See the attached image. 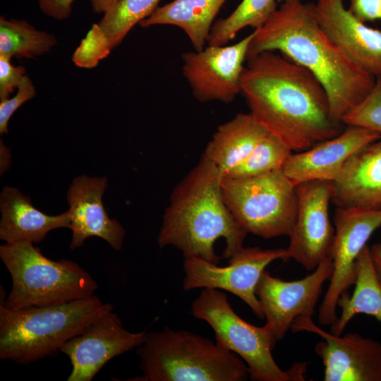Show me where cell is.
Instances as JSON below:
<instances>
[{
	"label": "cell",
	"mask_w": 381,
	"mask_h": 381,
	"mask_svg": "<svg viewBox=\"0 0 381 381\" xmlns=\"http://www.w3.org/2000/svg\"><path fill=\"white\" fill-rule=\"evenodd\" d=\"M246 61L241 93L250 113L292 152L308 150L344 130L331 115L324 86L310 71L275 51Z\"/></svg>",
	"instance_id": "6da1fadb"
},
{
	"label": "cell",
	"mask_w": 381,
	"mask_h": 381,
	"mask_svg": "<svg viewBox=\"0 0 381 381\" xmlns=\"http://www.w3.org/2000/svg\"><path fill=\"white\" fill-rule=\"evenodd\" d=\"M267 51L281 53L315 75L328 95L331 115L338 122L342 123L343 116L368 96L376 82L325 34L313 4L302 0H282L253 31L247 59Z\"/></svg>",
	"instance_id": "7a4b0ae2"
},
{
	"label": "cell",
	"mask_w": 381,
	"mask_h": 381,
	"mask_svg": "<svg viewBox=\"0 0 381 381\" xmlns=\"http://www.w3.org/2000/svg\"><path fill=\"white\" fill-rule=\"evenodd\" d=\"M223 175L202 156L174 190L165 209L157 243L172 246L184 258L198 257L218 265L214 243L224 238L223 257L229 259L242 248L248 234L227 207L222 194Z\"/></svg>",
	"instance_id": "3957f363"
},
{
	"label": "cell",
	"mask_w": 381,
	"mask_h": 381,
	"mask_svg": "<svg viewBox=\"0 0 381 381\" xmlns=\"http://www.w3.org/2000/svg\"><path fill=\"white\" fill-rule=\"evenodd\" d=\"M97 296L11 310L0 306V358L28 364L54 355L68 340L111 310Z\"/></svg>",
	"instance_id": "277c9868"
},
{
	"label": "cell",
	"mask_w": 381,
	"mask_h": 381,
	"mask_svg": "<svg viewBox=\"0 0 381 381\" xmlns=\"http://www.w3.org/2000/svg\"><path fill=\"white\" fill-rule=\"evenodd\" d=\"M142 375L131 381H243L248 368L217 342L185 330L147 333L138 347Z\"/></svg>",
	"instance_id": "5b68a950"
},
{
	"label": "cell",
	"mask_w": 381,
	"mask_h": 381,
	"mask_svg": "<svg viewBox=\"0 0 381 381\" xmlns=\"http://www.w3.org/2000/svg\"><path fill=\"white\" fill-rule=\"evenodd\" d=\"M0 258L12 279L11 290L1 305L11 310L89 298L98 289L78 264L52 260L30 242L1 245Z\"/></svg>",
	"instance_id": "8992f818"
},
{
	"label": "cell",
	"mask_w": 381,
	"mask_h": 381,
	"mask_svg": "<svg viewBox=\"0 0 381 381\" xmlns=\"http://www.w3.org/2000/svg\"><path fill=\"white\" fill-rule=\"evenodd\" d=\"M195 318L207 322L215 334L216 342L236 353L246 363L249 377L254 381H303L306 363H297L282 370L272 354L277 339L269 327L253 325L240 318L227 296L216 289L205 288L193 301Z\"/></svg>",
	"instance_id": "52a82bcc"
},
{
	"label": "cell",
	"mask_w": 381,
	"mask_h": 381,
	"mask_svg": "<svg viewBox=\"0 0 381 381\" xmlns=\"http://www.w3.org/2000/svg\"><path fill=\"white\" fill-rule=\"evenodd\" d=\"M296 187L282 169L222 179L224 202L236 220L248 233L264 238L290 234L298 211Z\"/></svg>",
	"instance_id": "ba28073f"
},
{
	"label": "cell",
	"mask_w": 381,
	"mask_h": 381,
	"mask_svg": "<svg viewBox=\"0 0 381 381\" xmlns=\"http://www.w3.org/2000/svg\"><path fill=\"white\" fill-rule=\"evenodd\" d=\"M278 259H288L286 248H242L224 267L198 257L184 258L183 287L184 290L210 288L227 291L243 300L257 317L263 318L256 288L265 267Z\"/></svg>",
	"instance_id": "9c48e42d"
},
{
	"label": "cell",
	"mask_w": 381,
	"mask_h": 381,
	"mask_svg": "<svg viewBox=\"0 0 381 381\" xmlns=\"http://www.w3.org/2000/svg\"><path fill=\"white\" fill-rule=\"evenodd\" d=\"M334 222L333 272L318 313V322L322 325H332L337 321V301L343 292L354 285L357 258L373 233L381 226V210L337 207Z\"/></svg>",
	"instance_id": "30bf717a"
},
{
	"label": "cell",
	"mask_w": 381,
	"mask_h": 381,
	"mask_svg": "<svg viewBox=\"0 0 381 381\" xmlns=\"http://www.w3.org/2000/svg\"><path fill=\"white\" fill-rule=\"evenodd\" d=\"M253 32L231 45H208L182 54V73L200 102H232L241 93V80Z\"/></svg>",
	"instance_id": "8fae6325"
},
{
	"label": "cell",
	"mask_w": 381,
	"mask_h": 381,
	"mask_svg": "<svg viewBox=\"0 0 381 381\" xmlns=\"http://www.w3.org/2000/svg\"><path fill=\"white\" fill-rule=\"evenodd\" d=\"M296 188L297 216L286 250L288 259L293 258L311 271L331 257L334 238L329 217L332 181H308L298 183Z\"/></svg>",
	"instance_id": "7c38bea8"
},
{
	"label": "cell",
	"mask_w": 381,
	"mask_h": 381,
	"mask_svg": "<svg viewBox=\"0 0 381 381\" xmlns=\"http://www.w3.org/2000/svg\"><path fill=\"white\" fill-rule=\"evenodd\" d=\"M294 332H308L322 340L315 346L322 359L325 381H381V344L351 332L344 336L327 332L310 316H299L291 324Z\"/></svg>",
	"instance_id": "4fadbf2b"
},
{
	"label": "cell",
	"mask_w": 381,
	"mask_h": 381,
	"mask_svg": "<svg viewBox=\"0 0 381 381\" xmlns=\"http://www.w3.org/2000/svg\"><path fill=\"white\" fill-rule=\"evenodd\" d=\"M333 272L331 257L322 260L306 277L291 282L284 281L264 271L256 288L266 325L277 341L282 340L299 316L312 317L322 293L324 283Z\"/></svg>",
	"instance_id": "5bb4252c"
},
{
	"label": "cell",
	"mask_w": 381,
	"mask_h": 381,
	"mask_svg": "<svg viewBox=\"0 0 381 381\" xmlns=\"http://www.w3.org/2000/svg\"><path fill=\"white\" fill-rule=\"evenodd\" d=\"M147 334L128 331L118 315L108 311L61 346L72 366L67 380H92L111 359L140 346Z\"/></svg>",
	"instance_id": "9a60e30c"
},
{
	"label": "cell",
	"mask_w": 381,
	"mask_h": 381,
	"mask_svg": "<svg viewBox=\"0 0 381 381\" xmlns=\"http://www.w3.org/2000/svg\"><path fill=\"white\" fill-rule=\"evenodd\" d=\"M313 8L325 34L358 66L381 77V31L358 19L343 0H318Z\"/></svg>",
	"instance_id": "2e32d148"
},
{
	"label": "cell",
	"mask_w": 381,
	"mask_h": 381,
	"mask_svg": "<svg viewBox=\"0 0 381 381\" xmlns=\"http://www.w3.org/2000/svg\"><path fill=\"white\" fill-rule=\"evenodd\" d=\"M107 187L104 177L80 176L73 179L67 192L72 231L71 250L80 247L85 239L97 236L106 241L112 248L120 250L125 231L116 219H111L102 201Z\"/></svg>",
	"instance_id": "e0dca14e"
},
{
	"label": "cell",
	"mask_w": 381,
	"mask_h": 381,
	"mask_svg": "<svg viewBox=\"0 0 381 381\" xmlns=\"http://www.w3.org/2000/svg\"><path fill=\"white\" fill-rule=\"evenodd\" d=\"M347 126L334 138L291 154L282 167L283 172L296 185L312 180H334L353 154L381 138L370 129Z\"/></svg>",
	"instance_id": "ac0fdd59"
},
{
	"label": "cell",
	"mask_w": 381,
	"mask_h": 381,
	"mask_svg": "<svg viewBox=\"0 0 381 381\" xmlns=\"http://www.w3.org/2000/svg\"><path fill=\"white\" fill-rule=\"evenodd\" d=\"M331 202L337 207L381 210V138L348 159L332 181Z\"/></svg>",
	"instance_id": "d6986e66"
},
{
	"label": "cell",
	"mask_w": 381,
	"mask_h": 381,
	"mask_svg": "<svg viewBox=\"0 0 381 381\" xmlns=\"http://www.w3.org/2000/svg\"><path fill=\"white\" fill-rule=\"evenodd\" d=\"M0 238L6 243H38L53 229L70 224L68 211L48 215L35 207L30 198L18 189L4 186L0 195Z\"/></svg>",
	"instance_id": "ffe728a7"
},
{
	"label": "cell",
	"mask_w": 381,
	"mask_h": 381,
	"mask_svg": "<svg viewBox=\"0 0 381 381\" xmlns=\"http://www.w3.org/2000/svg\"><path fill=\"white\" fill-rule=\"evenodd\" d=\"M268 133L250 112L238 114L217 128L202 156L212 162L224 176Z\"/></svg>",
	"instance_id": "44dd1931"
},
{
	"label": "cell",
	"mask_w": 381,
	"mask_h": 381,
	"mask_svg": "<svg viewBox=\"0 0 381 381\" xmlns=\"http://www.w3.org/2000/svg\"><path fill=\"white\" fill-rule=\"evenodd\" d=\"M226 0H174L157 9L140 23L147 28L171 25L181 28L195 50L205 47L213 21Z\"/></svg>",
	"instance_id": "7402d4cb"
},
{
	"label": "cell",
	"mask_w": 381,
	"mask_h": 381,
	"mask_svg": "<svg viewBox=\"0 0 381 381\" xmlns=\"http://www.w3.org/2000/svg\"><path fill=\"white\" fill-rule=\"evenodd\" d=\"M356 270L352 295L344 291L337 303V306L341 309V315L331 325V333L336 335H341L349 321L359 313L373 316L381 322V284L376 277L367 245L357 258Z\"/></svg>",
	"instance_id": "603a6c76"
},
{
	"label": "cell",
	"mask_w": 381,
	"mask_h": 381,
	"mask_svg": "<svg viewBox=\"0 0 381 381\" xmlns=\"http://www.w3.org/2000/svg\"><path fill=\"white\" fill-rule=\"evenodd\" d=\"M161 0H116L97 25L107 48L111 51L128 32L149 17Z\"/></svg>",
	"instance_id": "cb8c5ba5"
},
{
	"label": "cell",
	"mask_w": 381,
	"mask_h": 381,
	"mask_svg": "<svg viewBox=\"0 0 381 381\" xmlns=\"http://www.w3.org/2000/svg\"><path fill=\"white\" fill-rule=\"evenodd\" d=\"M55 37L37 30L25 20L0 18V55L8 58H33L49 51Z\"/></svg>",
	"instance_id": "d4e9b609"
},
{
	"label": "cell",
	"mask_w": 381,
	"mask_h": 381,
	"mask_svg": "<svg viewBox=\"0 0 381 381\" xmlns=\"http://www.w3.org/2000/svg\"><path fill=\"white\" fill-rule=\"evenodd\" d=\"M277 7L275 0H243L229 16L213 24L207 44L225 45L242 29L261 27Z\"/></svg>",
	"instance_id": "484cf974"
},
{
	"label": "cell",
	"mask_w": 381,
	"mask_h": 381,
	"mask_svg": "<svg viewBox=\"0 0 381 381\" xmlns=\"http://www.w3.org/2000/svg\"><path fill=\"white\" fill-rule=\"evenodd\" d=\"M292 154L283 142L268 133L253 147L246 157L224 176L249 177L282 169Z\"/></svg>",
	"instance_id": "4316f807"
},
{
	"label": "cell",
	"mask_w": 381,
	"mask_h": 381,
	"mask_svg": "<svg viewBox=\"0 0 381 381\" xmlns=\"http://www.w3.org/2000/svg\"><path fill=\"white\" fill-rule=\"evenodd\" d=\"M341 122L346 126H356L374 131L381 135V77L368 96L347 112Z\"/></svg>",
	"instance_id": "83f0119b"
},
{
	"label": "cell",
	"mask_w": 381,
	"mask_h": 381,
	"mask_svg": "<svg viewBox=\"0 0 381 381\" xmlns=\"http://www.w3.org/2000/svg\"><path fill=\"white\" fill-rule=\"evenodd\" d=\"M35 95V87L30 79L25 75L18 87V92L13 98L1 100L0 133H8V123L13 114L25 102Z\"/></svg>",
	"instance_id": "f1b7e54d"
},
{
	"label": "cell",
	"mask_w": 381,
	"mask_h": 381,
	"mask_svg": "<svg viewBox=\"0 0 381 381\" xmlns=\"http://www.w3.org/2000/svg\"><path fill=\"white\" fill-rule=\"evenodd\" d=\"M10 60L11 58L0 55V100L9 98L25 75V68L13 66Z\"/></svg>",
	"instance_id": "f546056e"
},
{
	"label": "cell",
	"mask_w": 381,
	"mask_h": 381,
	"mask_svg": "<svg viewBox=\"0 0 381 381\" xmlns=\"http://www.w3.org/2000/svg\"><path fill=\"white\" fill-rule=\"evenodd\" d=\"M349 10L361 21L381 20V0H349Z\"/></svg>",
	"instance_id": "4dcf8cb0"
},
{
	"label": "cell",
	"mask_w": 381,
	"mask_h": 381,
	"mask_svg": "<svg viewBox=\"0 0 381 381\" xmlns=\"http://www.w3.org/2000/svg\"><path fill=\"white\" fill-rule=\"evenodd\" d=\"M44 14L57 20L69 17L74 0H37Z\"/></svg>",
	"instance_id": "1f68e13d"
},
{
	"label": "cell",
	"mask_w": 381,
	"mask_h": 381,
	"mask_svg": "<svg viewBox=\"0 0 381 381\" xmlns=\"http://www.w3.org/2000/svg\"><path fill=\"white\" fill-rule=\"evenodd\" d=\"M370 251L376 277L381 284V243L373 245Z\"/></svg>",
	"instance_id": "d6a6232c"
},
{
	"label": "cell",
	"mask_w": 381,
	"mask_h": 381,
	"mask_svg": "<svg viewBox=\"0 0 381 381\" xmlns=\"http://www.w3.org/2000/svg\"><path fill=\"white\" fill-rule=\"evenodd\" d=\"M116 0H90L92 9L98 13H105Z\"/></svg>",
	"instance_id": "836d02e7"
}]
</instances>
